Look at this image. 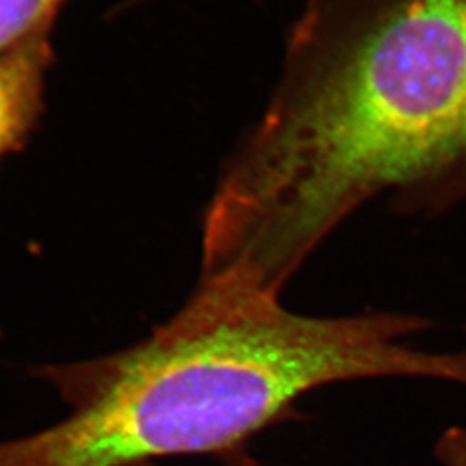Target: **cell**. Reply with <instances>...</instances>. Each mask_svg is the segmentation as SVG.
<instances>
[{
	"instance_id": "cell-1",
	"label": "cell",
	"mask_w": 466,
	"mask_h": 466,
	"mask_svg": "<svg viewBox=\"0 0 466 466\" xmlns=\"http://www.w3.org/2000/svg\"><path fill=\"white\" fill-rule=\"evenodd\" d=\"M382 196L410 217L466 199V0H408L283 88L218 180L200 279L280 298Z\"/></svg>"
},
{
	"instance_id": "cell-2",
	"label": "cell",
	"mask_w": 466,
	"mask_h": 466,
	"mask_svg": "<svg viewBox=\"0 0 466 466\" xmlns=\"http://www.w3.org/2000/svg\"><path fill=\"white\" fill-rule=\"evenodd\" d=\"M418 315L308 317L232 282H199L184 306L128 350L47 379L69 406L40 432L0 441V466H150L177 456L238 458L332 383L415 377L466 385V352L406 342Z\"/></svg>"
},
{
	"instance_id": "cell-3",
	"label": "cell",
	"mask_w": 466,
	"mask_h": 466,
	"mask_svg": "<svg viewBox=\"0 0 466 466\" xmlns=\"http://www.w3.org/2000/svg\"><path fill=\"white\" fill-rule=\"evenodd\" d=\"M49 25L0 54V157L32 130L49 66Z\"/></svg>"
},
{
	"instance_id": "cell-4",
	"label": "cell",
	"mask_w": 466,
	"mask_h": 466,
	"mask_svg": "<svg viewBox=\"0 0 466 466\" xmlns=\"http://www.w3.org/2000/svg\"><path fill=\"white\" fill-rule=\"evenodd\" d=\"M61 0H0V54L47 25Z\"/></svg>"
},
{
	"instance_id": "cell-5",
	"label": "cell",
	"mask_w": 466,
	"mask_h": 466,
	"mask_svg": "<svg viewBox=\"0 0 466 466\" xmlns=\"http://www.w3.org/2000/svg\"><path fill=\"white\" fill-rule=\"evenodd\" d=\"M437 458L444 466H466V427H454L437 444Z\"/></svg>"
}]
</instances>
